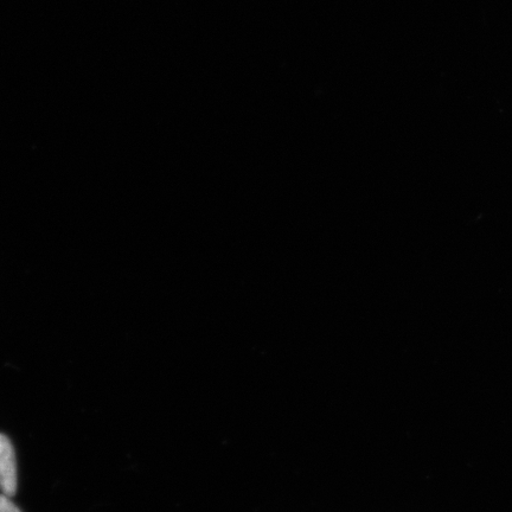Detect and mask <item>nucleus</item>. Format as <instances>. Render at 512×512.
<instances>
[{"label": "nucleus", "mask_w": 512, "mask_h": 512, "mask_svg": "<svg viewBox=\"0 0 512 512\" xmlns=\"http://www.w3.org/2000/svg\"><path fill=\"white\" fill-rule=\"evenodd\" d=\"M17 462L15 448L6 435L0 433V491L8 497L17 492Z\"/></svg>", "instance_id": "f257e3e1"}, {"label": "nucleus", "mask_w": 512, "mask_h": 512, "mask_svg": "<svg viewBox=\"0 0 512 512\" xmlns=\"http://www.w3.org/2000/svg\"><path fill=\"white\" fill-rule=\"evenodd\" d=\"M0 512H22L14 502L10 501V497L0 495Z\"/></svg>", "instance_id": "f03ea898"}]
</instances>
